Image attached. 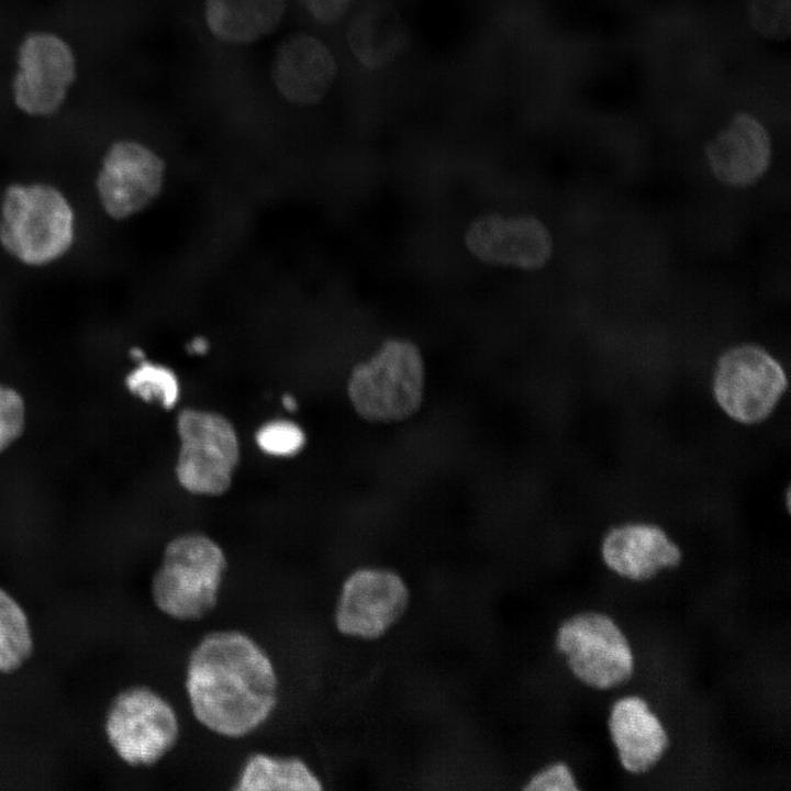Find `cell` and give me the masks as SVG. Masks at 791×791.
Instances as JSON below:
<instances>
[{
    "mask_svg": "<svg viewBox=\"0 0 791 791\" xmlns=\"http://www.w3.org/2000/svg\"><path fill=\"white\" fill-rule=\"evenodd\" d=\"M279 676L265 647L237 628L205 633L190 650L185 691L196 721L229 739L261 728L279 704Z\"/></svg>",
    "mask_w": 791,
    "mask_h": 791,
    "instance_id": "cell-1",
    "label": "cell"
},
{
    "mask_svg": "<svg viewBox=\"0 0 791 791\" xmlns=\"http://www.w3.org/2000/svg\"><path fill=\"white\" fill-rule=\"evenodd\" d=\"M75 212L47 183H14L3 193L0 244L21 264L41 267L63 257L75 241Z\"/></svg>",
    "mask_w": 791,
    "mask_h": 791,
    "instance_id": "cell-2",
    "label": "cell"
},
{
    "mask_svg": "<svg viewBox=\"0 0 791 791\" xmlns=\"http://www.w3.org/2000/svg\"><path fill=\"white\" fill-rule=\"evenodd\" d=\"M227 569L221 546L202 534H185L165 547L151 581L156 609L178 622H198L218 606Z\"/></svg>",
    "mask_w": 791,
    "mask_h": 791,
    "instance_id": "cell-3",
    "label": "cell"
},
{
    "mask_svg": "<svg viewBox=\"0 0 791 791\" xmlns=\"http://www.w3.org/2000/svg\"><path fill=\"white\" fill-rule=\"evenodd\" d=\"M424 363L410 341L391 338L354 367L347 391L355 411L369 422L405 420L421 406Z\"/></svg>",
    "mask_w": 791,
    "mask_h": 791,
    "instance_id": "cell-4",
    "label": "cell"
},
{
    "mask_svg": "<svg viewBox=\"0 0 791 791\" xmlns=\"http://www.w3.org/2000/svg\"><path fill=\"white\" fill-rule=\"evenodd\" d=\"M109 744L132 767H151L178 744L181 726L171 702L147 686H131L111 701L104 723Z\"/></svg>",
    "mask_w": 791,
    "mask_h": 791,
    "instance_id": "cell-5",
    "label": "cell"
},
{
    "mask_svg": "<svg viewBox=\"0 0 791 791\" xmlns=\"http://www.w3.org/2000/svg\"><path fill=\"white\" fill-rule=\"evenodd\" d=\"M77 76L76 53L64 36L48 30L31 31L16 48L12 101L30 116H53L64 107Z\"/></svg>",
    "mask_w": 791,
    "mask_h": 791,
    "instance_id": "cell-6",
    "label": "cell"
},
{
    "mask_svg": "<svg viewBox=\"0 0 791 791\" xmlns=\"http://www.w3.org/2000/svg\"><path fill=\"white\" fill-rule=\"evenodd\" d=\"M787 387V375L779 361L751 344L722 354L713 378L716 402L729 417L744 424L766 420Z\"/></svg>",
    "mask_w": 791,
    "mask_h": 791,
    "instance_id": "cell-7",
    "label": "cell"
},
{
    "mask_svg": "<svg viewBox=\"0 0 791 791\" xmlns=\"http://www.w3.org/2000/svg\"><path fill=\"white\" fill-rule=\"evenodd\" d=\"M556 647L573 676L591 688L608 690L633 675L628 640L605 614L586 612L567 619L557 631Z\"/></svg>",
    "mask_w": 791,
    "mask_h": 791,
    "instance_id": "cell-8",
    "label": "cell"
},
{
    "mask_svg": "<svg viewBox=\"0 0 791 791\" xmlns=\"http://www.w3.org/2000/svg\"><path fill=\"white\" fill-rule=\"evenodd\" d=\"M177 428L181 447L176 474L180 484L192 493L225 492L239 453L231 422L216 413L186 409L177 417Z\"/></svg>",
    "mask_w": 791,
    "mask_h": 791,
    "instance_id": "cell-9",
    "label": "cell"
},
{
    "mask_svg": "<svg viewBox=\"0 0 791 791\" xmlns=\"http://www.w3.org/2000/svg\"><path fill=\"white\" fill-rule=\"evenodd\" d=\"M409 591L402 578L382 568H360L343 582L334 610L336 630L349 637L374 639L403 614Z\"/></svg>",
    "mask_w": 791,
    "mask_h": 791,
    "instance_id": "cell-10",
    "label": "cell"
},
{
    "mask_svg": "<svg viewBox=\"0 0 791 791\" xmlns=\"http://www.w3.org/2000/svg\"><path fill=\"white\" fill-rule=\"evenodd\" d=\"M164 171L163 160L145 145L131 140L112 143L96 179L103 211L114 220L140 213L159 194Z\"/></svg>",
    "mask_w": 791,
    "mask_h": 791,
    "instance_id": "cell-11",
    "label": "cell"
},
{
    "mask_svg": "<svg viewBox=\"0 0 791 791\" xmlns=\"http://www.w3.org/2000/svg\"><path fill=\"white\" fill-rule=\"evenodd\" d=\"M466 246L480 260L527 270L543 267L552 256L553 241L536 218L489 214L467 230Z\"/></svg>",
    "mask_w": 791,
    "mask_h": 791,
    "instance_id": "cell-12",
    "label": "cell"
},
{
    "mask_svg": "<svg viewBox=\"0 0 791 791\" xmlns=\"http://www.w3.org/2000/svg\"><path fill=\"white\" fill-rule=\"evenodd\" d=\"M705 156L713 176L734 188L758 182L771 161V141L754 116L739 113L710 142Z\"/></svg>",
    "mask_w": 791,
    "mask_h": 791,
    "instance_id": "cell-13",
    "label": "cell"
},
{
    "mask_svg": "<svg viewBox=\"0 0 791 791\" xmlns=\"http://www.w3.org/2000/svg\"><path fill=\"white\" fill-rule=\"evenodd\" d=\"M336 75L330 49L317 38L297 34L278 47L271 66L272 81L289 102L300 105L320 102Z\"/></svg>",
    "mask_w": 791,
    "mask_h": 791,
    "instance_id": "cell-14",
    "label": "cell"
},
{
    "mask_svg": "<svg viewBox=\"0 0 791 791\" xmlns=\"http://www.w3.org/2000/svg\"><path fill=\"white\" fill-rule=\"evenodd\" d=\"M605 565L619 576L645 581L661 569L677 567L681 550L659 526L645 523L624 524L612 528L601 546Z\"/></svg>",
    "mask_w": 791,
    "mask_h": 791,
    "instance_id": "cell-15",
    "label": "cell"
},
{
    "mask_svg": "<svg viewBox=\"0 0 791 791\" xmlns=\"http://www.w3.org/2000/svg\"><path fill=\"white\" fill-rule=\"evenodd\" d=\"M608 726L622 767L632 773L650 770L668 748L669 738L661 722L639 697L615 701Z\"/></svg>",
    "mask_w": 791,
    "mask_h": 791,
    "instance_id": "cell-16",
    "label": "cell"
},
{
    "mask_svg": "<svg viewBox=\"0 0 791 791\" xmlns=\"http://www.w3.org/2000/svg\"><path fill=\"white\" fill-rule=\"evenodd\" d=\"M285 7L286 0H205V20L221 41L252 43L278 26Z\"/></svg>",
    "mask_w": 791,
    "mask_h": 791,
    "instance_id": "cell-17",
    "label": "cell"
},
{
    "mask_svg": "<svg viewBox=\"0 0 791 791\" xmlns=\"http://www.w3.org/2000/svg\"><path fill=\"white\" fill-rule=\"evenodd\" d=\"M349 46L369 69L393 60L408 44L406 27L393 8L376 4L355 16L348 27Z\"/></svg>",
    "mask_w": 791,
    "mask_h": 791,
    "instance_id": "cell-18",
    "label": "cell"
},
{
    "mask_svg": "<svg viewBox=\"0 0 791 791\" xmlns=\"http://www.w3.org/2000/svg\"><path fill=\"white\" fill-rule=\"evenodd\" d=\"M235 791H319L323 781L299 756L256 751L246 757L232 787Z\"/></svg>",
    "mask_w": 791,
    "mask_h": 791,
    "instance_id": "cell-19",
    "label": "cell"
},
{
    "mask_svg": "<svg viewBox=\"0 0 791 791\" xmlns=\"http://www.w3.org/2000/svg\"><path fill=\"white\" fill-rule=\"evenodd\" d=\"M32 653L27 616L13 597L0 588V672L19 669Z\"/></svg>",
    "mask_w": 791,
    "mask_h": 791,
    "instance_id": "cell-20",
    "label": "cell"
},
{
    "mask_svg": "<svg viewBox=\"0 0 791 791\" xmlns=\"http://www.w3.org/2000/svg\"><path fill=\"white\" fill-rule=\"evenodd\" d=\"M130 391L147 402L159 401L165 409L175 405L179 397L176 375L168 368L142 361L126 378Z\"/></svg>",
    "mask_w": 791,
    "mask_h": 791,
    "instance_id": "cell-21",
    "label": "cell"
},
{
    "mask_svg": "<svg viewBox=\"0 0 791 791\" xmlns=\"http://www.w3.org/2000/svg\"><path fill=\"white\" fill-rule=\"evenodd\" d=\"M749 18L764 36L786 38L790 34V0H751Z\"/></svg>",
    "mask_w": 791,
    "mask_h": 791,
    "instance_id": "cell-22",
    "label": "cell"
},
{
    "mask_svg": "<svg viewBox=\"0 0 791 791\" xmlns=\"http://www.w3.org/2000/svg\"><path fill=\"white\" fill-rule=\"evenodd\" d=\"M304 441V433L297 424L281 420L265 424L256 434L260 449L274 456H291L301 449Z\"/></svg>",
    "mask_w": 791,
    "mask_h": 791,
    "instance_id": "cell-23",
    "label": "cell"
},
{
    "mask_svg": "<svg viewBox=\"0 0 791 791\" xmlns=\"http://www.w3.org/2000/svg\"><path fill=\"white\" fill-rule=\"evenodd\" d=\"M24 420V403L20 394L0 385V452L20 436Z\"/></svg>",
    "mask_w": 791,
    "mask_h": 791,
    "instance_id": "cell-24",
    "label": "cell"
},
{
    "mask_svg": "<svg viewBox=\"0 0 791 791\" xmlns=\"http://www.w3.org/2000/svg\"><path fill=\"white\" fill-rule=\"evenodd\" d=\"M536 791H576L578 786L570 768L564 762L550 765L534 775L525 786Z\"/></svg>",
    "mask_w": 791,
    "mask_h": 791,
    "instance_id": "cell-25",
    "label": "cell"
},
{
    "mask_svg": "<svg viewBox=\"0 0 791 791\" xmlns=\"http://www.w3.org/2000/svg\"><path fill=\"white\" fill-rule=\"evenodd\" d=\"M311 15L323 24H333L346 13L350 0H298Z\"/></svg>",
    "mask_w": 791,
    "mask_h": 791,
    "instance_id": "cell-26",
    "label": "cell"
},
{
    "mask_svg": "<svg viewBox=\"0 0 791 791\" xmlns=\"http://www.w3.org/2000/svg\"><path fill=\"white\" fill-rule=\"evenodd\" d=\"M207 349L208 342L203 337L194 338L189 345V350L193 354H204Z\"/></svg>",
    "mask_w": 791,
    "mask_h": 791,
    "instance_id": "cell-27",
    "label": "cell"
},
{
    "mask_svg": "<svg viewBox=\"0 0 791 791\" xmlns=\"http://www.w3.org/2000/svg\"><path fill=\"white\" fill-rule=\"evenodd\" d=\"M282 403H283V406L290 412H292L297 409V402H296L294 398L290 394H286L282 398Z\"/></svg>",
    "mask_w": 791,
    "mask_h": 791,
    "instance_id": "cell-28",
    "label": "cell"
}]
</instances>
